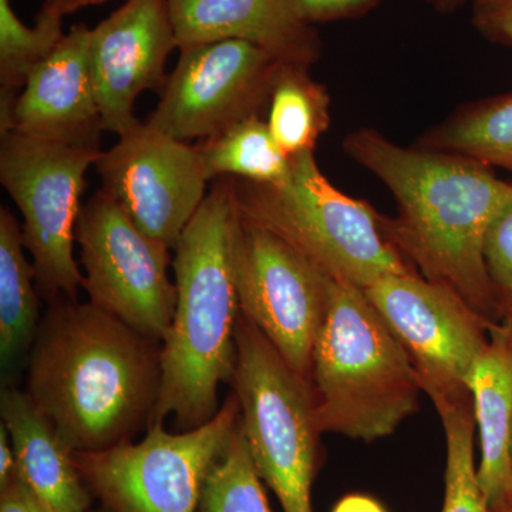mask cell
<instances>
[{
    "instance_id": "1",
    "label": "cell",
    "mask_w": 512,
    "mask_h": 512,
    "mask_svg": "<svg viewBox=\"0 0 512 512\" xmlns=\"http://www.w3.org/2000/svg\"><path fill=\"white\" fill-rule=\"evenodd\" d=\"M343 150L392 192L399 217H384V229L407 264L493 319L500 302L484 245L488 229L512 204V183L474 158L403 147L375 128L349 133Z\"/></svg>"
},
{
    "instance_id": "2",
    "label": "cell",
    "mask_w": 512,
    "mask_h": 512,
    "mask_svg": "<svg viewBox=\"0 0 512 512\" xmlns=\"http://www.w3.org/2000/svg\"><path fill=\"white\" fill-rule=\"evenodd\" d=\"M161 343L92 303H50L28 357L26 389L74 453L133 440L156 416Z\"/></svg>"
},
{
    "instance_id": "3",
    "label": "cell",
    "mask_w": 512,
    "mask_h": 512,
    "mask_svg": "<svg viewBox=\"0 0 512 512\" xmlns=\"http://www.w3.org/2000/svg\"><path fill=\"white\" fill-rule=\"evenodd\" d=\"M239 225L234 181L218 178L174 247L177 302L161 342L153 423L173 417L177 431L192 430L221 409L218 387L237 366Z\"/></svg>"
},
{
    "instance_id": "4",
    "label": "cell",
    "mask_w": 512,
    "mask_h": 512,
    "mask_svg": "<svg viewBox=\"0 0 512 512\" xmlns=\"http://www.w3.org/2000/svg\"><path fill=\"white\" fill-rule=\"evenodd\" d=\"M309 384L320 431L366 443L392 436L423 393L412 359L366 292L332 278Z\"/></svg>"
},
{
    "instance_id": "5",
    "label": "cell",
    "mask_w": 512,
    "mask_h": 512,
    "mask_svg": "<svg viewBox=\"0 0 512 512\" xmlns=\"http://www.w3.org/2000/svg\"><path fill=\"white\" fill-rule=\"evenodd\" d=\"M232 181L244 220L274 232L335 281L366 289L416 272L387 237L384 217L330 183L315 151L291 157L279 183Z\"/></svg>"
},
{
    "instance_id": "6",
    "label": "cell",
    "mask_w": 512,
    "mask_h": 512,
    "mask_svg": "<svg viewBox=\"0 0 512 512\" xmlns=\"http://www.w3.org/2000/svg\"><path fill=\"white\" fill-rule=\"evenodd\" d=\"M231 384L241 410L242 434L259 477L274 491L284 512H313L312 485L322 431L311 384L242 315Z\"/></svg>"
},
{
    "instance_id": "7",
    "label": "cell",
    "mask_w": 512,
    "mask_h": 512,
    "mask_svg": "<svg viewBox=\"0 0 512 512\" xmlns=\"http://www.w3.org/2000/svg\"><path fill=\"white\" fill-rule=\"evenodd\" d=\"M101 148L64 146L15 131L0 134V183L23 217L37 291L47 303L77 302L83 274L74 259L86 174Z\"/></svg>"
},
{
    "instance_id": "8",
    "label": "cell",
    "mask_w": 512,
    "mask_h": 512,
    "mask_svg": "<svg viewBox=\"0 0 512 512\" xmlns=\"http://www.w3.org/2000/svg\"><path fill=\"white\" fill-rule=\"evenodd\" d=\"M241 417L234 393L208 423L168 431L151 424L138 443L74 453L93 495L111 512H197L205 478L224 453Z\"/></svg>"
},
{
    "instance_id": "9",
    "label": "cell",
    "mask_w": 512,
    "mask_h": 512,
    "mask_svg": "<svg viewBox=\"0 0 512 512\" xmlns=\"http://www.w3.org/2000/svg\"><path fill=\"white\" fill-rule=\"evenodd\" d=\"M76 242L89 302L146 338L163 342L177 302L168 275L171 248L141 231L104 190L83 205Z\"/></svg>"
},
{
    "instance_id": "10",
    "label": "cell",
    "mask_w": 512,
    "mask_h": 512,
    "mask_svg": "<svg viewBox=\"0 0 512 512\" xmlns=\"http://www.w3.org/2000/svg\"><path fill=\"white\" fill-rule=\"evenodd\" d=\"M363 291L406 349L431 402L470 396L471 372L495 323L416 272L386 276Z\"/></svg>"
},
{
    "instance_id": "11",
    "label": "cell",
    "mask_w": 512,
    "mask_h": 512,
    "mask_svg": "<svg viewBox=\"0 0 512 512\" xmlns=\"http://www.w3.org/2000/svg\"><path fill=\"white\" fill-rule=\"evenodd\" d=\"M237 281L241 315L309 382L329 308V276L274 232L241 217Z\"/></svg>"
},
{
    "instance_id": "12",
    "label": "cell",
    "mask_w": 512,
    "mask_h": 512,
    "mask_svg": "<svg viewBox=\"0 0 512 512\" xmlns=\"http://www.w3.org/2000/svg\"><path fill=\"white\" fill-rule=\"evenodd\" d=\"M168 76L147 123L188 141L217 136L259 111L271 97L281 62L242 40L188 46Z\"/></svg>"
},
{
    "instance_id": "13",
    "label": "cell",
    "mask_w": 512,
    "mask_h": 512,
    "mask_svg": "<svg viewBox=\"0 0 512 512\" xmlns=\"http://www.w3.org/2000/svg\"><path fill=\"white\" fill-rule=\"evenodd\" d=\"M94 168L101 190L148 237L171 249L207 197L197 148L141 121L101 151Z\"/></svg>"
},
{
    "instance_id": "14",
    "label": "cell",
    "mask_w": 512,
    "mask_h": 512,
    "mask_svg": "<svg viewBox=\"0 0 512 512\" xmlns=\"http://www.w3.org/2000/svg\"><path fill=\"white\" fill-rule=\"evenodd\" d=\"M177 46L168 0H127L90 33V60L104 131L127 133L140 120L137 97L163 90Z\"/></svg>"
},
{
    "instance_id": "15",
    "label": "cell",
    "mask_w": 512,
    "mask_h": 512,
    "mask_svg": "<svg viewBox=\"0 0 512 512\" xmlns=\"http://www.w3.org/2000/svg\"><path fill=\"white\" fill-rule=\"evenodd\" d=\"M92 29L77 25L29 74L0 134L15 131L64 146L100 148L103 117L90 60Z\"/></svg>"
},
{
    "instance_id": "16",
    "label": "cell",
    "mask_w": 512,
    "mask_h": 512,
    "mask_svg": "<svg viewBox=\"0 0 512 512\" xmlns=\"http://www.w3.org/2000/svg\"><path fill=\"white\" fill-rule=\"evenodd\" d=\"M168 6L178 49L234 39L285 64L311 67L320 57L318 32L298 0H168Z\"/></svg>"
},
{
    "instance_id": "17",
    "label": "cell",
    "mask_w": 512,
    "mask_h": 512,
    "mask_svg": "<svg viewBox=\"0 0 512 512\" xmlns=\"http://www.w3.org/2000/svg\"><path fill=\"white\" fill-rule=\"evenodd\" d=\"M2 424L16 457V473L46 512H87L93 493L74 461V451L25 390L3 386Z\"/></svg>"
},
{
    "instance_id": "18",
    "label": "cell",
    "mask_w": 512,
    "mask_h": 512,
    "mask_svg": "<svg viewBox=\"0 0 512 512\" xmlns=\"http://www.w3.org/2000/svg\"><path fill=\"white\" fill-rule=\"evenodd\" d=\"M470 392L481 444L478 483L490 511L500 512L512 501V352L503 326L491 329Z\"/></svg>"
},
{
    "instance_id": "19",
    "label": "cell",
    "mask_w": 512,
    "mask_h": 512,
    "mask_svg": "<svg viewBox=\"0 0 512 512\" xmlns=\"http://www.w3.org/2000/svg\"><path fill=\"white\" fill-rule=\"evenodd\" d=\"M25 249L22 225L12 211L0 208V360L3 375L13 372L26 359L42 323L35 268L26 258Z\"/></svg>"
},
{
    "instance_id": "20",
    "label": "cell",
    "mask_w": 512,
    "mask_h": 512,
    "mask_svg": "<svg viewBox=\"0 0 512 512\" xmlns=\"http://www.w3.org/2000/svg\"><path fill=\"white\" fill-rule=\"evenodd\" d=\"M416 146L474 158L512 173V92L464 104Z\"/></svg>"
},
{
    "instance_id": "21",
    "label": "cell",
    "mask_w": 512,
    "mask_h": 512,
    "mask_svg": "<svg viewBox=\"0 0 512 512\" xmlns=\"http://www.w3.org/2000/svg\"><path fill=\"white\" fill-rule=\"evenodd\" d=\"M195 148L208 181L232 177L252 183H279L291 165V157L276 143L268 121L259 116L239 121Z\"/></svg>"
},
{
    "instance_id": "22",
    "label": "cell",
    "mask_w": 512,
    "mask_h": 512,
    "mask_svg": "<svg viewBox=\"0 0 512 512\" xmlns=\"http://www.w3.org/2000/svg\"><path fill=\"white\" fill-rule=\"evenodd\" d=\"M309 69L282 63L269 97L268 126L289 157L315 151L330 126L328 90L312 79Z\"/></svg>"
},
{
    "instance_id": "23",
    "label": "cell",
    "mask_w": 512,
    "mask_h": 512,
    "mask_svg": "<svg viewBox=\"0 0 512 512\" xmlns=\"http://www.w3.org/2000/svg\"><path fill=\"white\" fill-rule=\"evenodd\" d=\"M63 18L42 6L35 26L28 28L10 0H0V121L9 116L29 74L63 39Z\"/></svg>"
},
{
    "instance_id": "24",
    "label": "cell",
    "mask_w": 512,
    "mask_h": 512,
    "mask_svg": "<svg viewBox=\"0 0 512 512\" xmlns=\"http://www.w3.org/2000/svg\"><path fill=\"white\" fill-rule=\"evenodd\" d=\"M446 434V491L441 512H491L485 503L474 464L473 396L434 403Z\"/></svg>"
},
{
    "instance_id": "25",
    "label": "cell",
    "mask_w": 512,
    "mask_h": 512,
    "mask_svg": "<svg viewBox=\"0 0 512 512\" xmlns=\"http://www.w3.org/2000/svg\"><path fill=\"white\" fill-rule=\"evenodd\" d=\"M197 512H272L241 424L205 478Z\"/></svg>"
},
{
    "instance_id": "26",
    "label": "cell",
    "mask_w": 512,
    "mask_h": 512,
    "mask_svg": "<svg viewBox=\"0 0 512 512\" xmlns=\"http://www.w3.org/2000/svg\"><path fill=\"white\" fill-rule=\"evenodd\" d=\"M485 264L498 302L512 305V204L488 229L484 245Z\"/></svg>"
},
{
    "instance_id": "27",
    "label": "cell",
    "mask_w": 512,
    "mask_h": 512,
    "mask_svg": "<svg viewBox=\"0 0 512 512\" xmlns=\"http://www.w3.org/2000/svg\"><path fill=\"white\" fill-rule=\"evenodd\" d=\"M471 22L491 43L512 46V0H470Z\"/></svg>"
},
{
    "instance_id": "28",
    "label": "cell",
    "mask_w": 512,
    "mask_h": 512,
    "mask_svg": "<svg viewBox=\"0 0 512 512\" xmlns=\"http://www.w3.org/2000/svg\"><path fill=\"white\" fill-rule=\"evenodd\" d=\"M380 2L382 0H298V5L303 19L315 25L357 18Z\"/></svg>"
},
{
    "instance_id": "29",
    "label": "cell",
    "mask_w": 512,
    "mask_h": 512,
    "mask_svg": "<svg viewBox=\"0 0 512 512\" xmlns=\"http://www.w3.org/2000/svg\"><path fill=\"white\" fill-rule=\"evenodd\" d=\"M0 512H46L26 485L16 476L5 488H0Z\"/></svg>"
},
{
    "instance_id": "30",
    "label": "cell",
    "mask_w": 512,
    "mask_h": 512,
    "mask_svg": "<svg viewBox=\"0 0 512 512\" xmlns=\"http://www.w3.org/2000/svg\"><path fill=\"white\" fill-rule=\"evenodd\" d=\"M16 476V457L8 430L0 424V488H5Z\"/></svg>"
},
{
    "instance_id": "31",
    "label": "cell",
    "mask_w": 512,
    "mask_h": 512,
    "mask_svg": "<svg viewBox=\"0 0 512 512\" xmlns=\"http://www.w3.org/2000/svg\"><path fill=\"white\" fill-rule=\"evenodd\" d=\"M332 512H387L375 498L363 494H350L338 501Z\"/></svg>"
},
{
    "instance_id": "32",
    "label": "cell",
    "mask_w": 512,
    "mask_h": 512,
    "mask_svg": "<svg viewBox=\"0 0 512 512\" xmlns=\"http://www.w3.org/2000/svg\"><path fill=\"white\" fill-rule=\"evenodd\" d=\"M104 2H107V0H45L43 6L66 16L77 12L79 9L87 8V6L100 5V3Z\"/></svg>"
},
{
    "instance_id": "33",
    "label": "cell",
    "mask_w": 512,
    "mask_h": 512,
    "mask_svg": "<svg viewBox=\"0 0 512 512\" xmlns=\"http://www.w3.org/2000/svg\"><path fill=\"white\" fill-rule=\"evenodd\" d=\"M424 2L436 10V12L453 13L460 9L461 6L467 5L470 0H424Z\"/></svg>"
},
{
    "instance_id": "34",
    "label": "cell",
    "mask_w": 512,
    "mask_h": 512,
    "mask_svg": "<svg viewBox=\"0 0 512 512\" xmlns=\"http://www.w3.org/2000/svg\"><path fill=\"white\" fill-rule=\"evenodd\" d=\"M503 328L512 352V305L508 306V319Z\"/></svg>"
},
{
    "instance_id": "35",
    "label": "cell",
    "mask_w": 512,
    "mask_h": 512,
    "mask_svg": "<svg viewBox=\"0 0 512 512\" xmlns=\"http://www.w3.org/2000/svg\"><path fill=\"white\" fill-rule=\"evenodd\" d=\"M500 512H512V501L510 504L507 505V507L504 508L503 511Z\"/></svg>"
},
{
    "instance_id": "36",
    "label": "cell",
    "mask_w": 512,
    "mask_h": 512,
    "mask_svg": "<svg viewBox=\"0 0 512 512\" xmlns=\"http://www.w3.org/2000/svg\"><path fill=\"white\" fill-rule=\"evenodd\" d=\"M93 512H111L110 510H107L106 507L100 508L99 511H93Z\"/></svg>"
}]
</instances>
